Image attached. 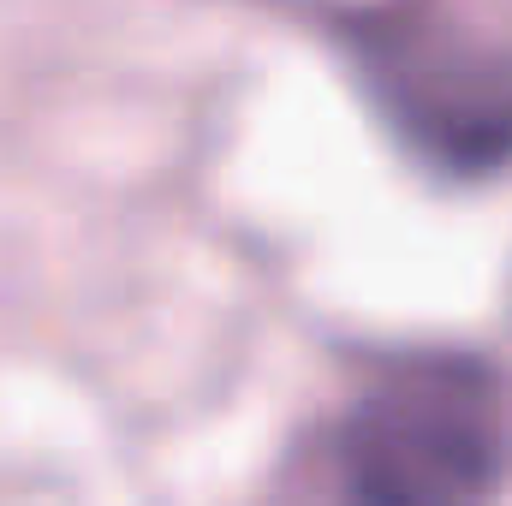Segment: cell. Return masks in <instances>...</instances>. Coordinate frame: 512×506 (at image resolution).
Returning <instances> with one entry per match:
<instances>
[{"label":"cell","mask_w":512,"mask_h":506,"mask_svg":"<svg viewBox=\"0 0 512 506\" xmlns=\"http://www.w3.org/2000/svg\"><path fill=\"white\" fill-rule=\"evenodd\" d=\"M340 477L358 501L453 506L501 477V399L471 364H405L340 429Z\"/></svg>","instance_id":"obj_1"},{"label":"cell","mask_w":512,"mask_h":506,"mask_svg":"<svg viewBox=\"0 0 512 506\" xmlns=\"http://www.w3.org/2000/svg\"><path fill=\"white\" fill-rule=\"evenodd\" d=\"M399 120L453 161H489L512 149V66L489 48L435 36L393 42L382 60Z\"/></svg>","instance_id":"obj_2"}]
</instances>
